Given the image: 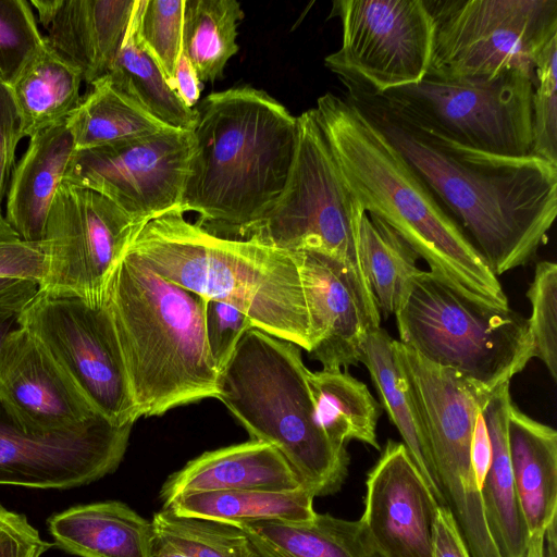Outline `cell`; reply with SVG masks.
Here are the masks:
<instances>
[{"label":"cell","mask_w":557,"mask_h":557,"mask_svg":"<svg viewBox=\"0 0 557 557\" xmlns=\"http://www.w3.org/2000/svg\"><path fill=\"white\" fill-rule=\"evenodd\" d=\"M533 74L509 70L472 81L425 76L417 84L373 95L400 117L458 144L527 157L533 146Z\"/></svg>","instance_id":"11"},{"label":"cell","mask_w":557,"mask_h":557,"mask_svg":"<svg viewBox=\"0 0 557 557\" xmlns=\"http://www.w3.org/2000/svg\"><path fill=\"white\" fill-rule=\"evenodd\" d=\"M203 302L127 252L113 271L106 305L140 417L218 398Z\"/></svg>","instance_id":"5"},{"label":"cell","mask_w":557,"mask_h":557,"mask_svg":"<svg viewBox=\"0 0 557 557\" xmlns=\"http://www.w3.org/2000/svg\"><path fill=\"white\" fill-rule=\"evenodd\" d=\"M243 17L236 0H184L182 53L200 82L223 77L227 61L239 50L237 25Z\"/></svg>","instance_id":"32"},{"label":"cell","mask_w":557,"mask_h":557,"mask_svg":"<svg viewBox=\"0 0 557 557\" xmlns=\"http://www.w3.org/2000/svg\"><path fill=\"white\" fill-rule=\"evenodd\" d=\"M127 253L160 277L244 312L253 327L310 352L314 346L293 253L255 237L208 232L180 210L147 222Z\"/></svg>","instance_id":"4"},{"label":"cell","mask_w":557,"mask_h":557,"mask_svg":"<svg viewBox=\"0 0 557 557\" xmlns=\"http://www.w3.org/2000/svg\"><path fill=\"white\" fill-rule=\"evenodd\" d=\"M393 341L381 326L364 342L360 363L370 373L383 409L440 506H446L422 420L395 356Z\"/></svg>","instance_id":"26"},{"label":"cell","mask_w":557,"mask_h":557,"mask_svg":"<svg viewBox=\"0 0 557 557\" xmlns=\"http://www.w3.org/2000/svg\"><path fill=\"white\" fill-rule=\"evenodd\" d=\"M24 280H29V278L0 276V295L14 288L18 284H21Z\"/></svg>","instance_id":"51"},{"label":"cell","mask_w":557,"mask_h":557,"mask_svg":"<svg viewBox=\"0 0 557 557\" xmlns=\"http://www.w3.org/2000/svg\"><path fill=\"white\" fill-rule=\"evenodd\" d=\"M47 243L20 238L0 218V276L35 280L41 284L47 272Z\"/></svg>","instance_id":"41"},{"label":"cell","mask_w":557,"mask_h":557,"mask_svg":"<svg viewBox=\"0 0 557 557\" xmlns=\"http://www.w3.org/2000/svg\"><path fill=\"white\" fill-rule=\"evenodd\" d=\"M83 82L81 72L46 41L10 85L23 138L64 122L82 100Z\"/></svg>","instance_id":"29"},{"label":"cell","mask_w":557,"mask_h":557,"mask_svg":"<svg viewBox=\"0 0 557 557\" xmlns=\"http://www.w3.org/2000/svg\"><path fill=\"white\" fill-rule=\"evenodd\" d=\"M342 45L325 66L372 94L421 82L429 70L434 23L424 0H337Z\"/></svg>","instance_id":"13"},{"label":"cell","mask_w":557,"mask_h":557,"mask_svg":"<svg viewBox=\"0 0 557 557\" xmlns=\"http://www.w3.org/2000/svg\"><path fill=\"white\" fill-rule=\"evenodd\" d=\"M298 265L314 346L323 370H347L361 361L368 334L381 325L375 299L344 263L314 252L293 253Z\"/></svg>","instance_id":"18"},{"label":"cell","mask_w":557,"mask_h":557,"mask_svg":"<svg viewBox=\"0 0 557 557\" xmlns=\"http://www.w3.org/2000/svg\"><path fill=\"white\" fill-rule=\"evenodd\" d=\"M151 524L156 540L187 557H256L244 531L233 524L180 516L166 508L154 513Z\"/></svg>","instance_id":"35"},{"label":"cell","mask_w":557,"mask_h":557,"mask_svg":"<svg viewBox=\"0 0 557 557\" xmlns=\"http://www.w3.org/2000/svg\"><path fill=\"white\" fill-rule=\"evenodd\" d=\"M359 253L380 313H395L407 282L421 269L414 250L384 221L366 212L359 219Z\"/></svg>","instance_id":"33"},{"label":"cell","mask_w":557,"mask_h":557,"mask_svg":"<svg viewBox=\"0 0 557 557\" xmlns=\"http://www.w3.org/2000/svg\"><path fill=\"white\" fill-rule=\"evenodd\" d=\"M532 307L529 319L533 358H539L554 381L557 380V264L537 262L527 290Z\"/></svg>","instance_id":"38"},{"label":"cell","mask_w":557,"mask_h":557,"mask_svg":"<svg viewBox=\"0 0 557 557\" xmlns=\"http://www.w3.org/2000/svg\"><path fill=\"white\" fill-rule=\"evenodd\" d=\"M359 519L377 557H432L438 504L403 443L387 441L368 473Z\"/></svg>","instance_id":"17"},{"label":"cell","mask_w":557,"mask_h":557,"mask_svg":"<svg viewBox=\"0 0 557 557\" xmlns=\"http://www.w3.org/2000/svg\"><path fill=\"white\" fill-rule=\"evenodd\" d=\"M137 0H32L47 44L91 85L117 57Z\"/></svg>","instance_id":"20"},{"label":"cell","mask_w":557,"mask_h":557,"mask_svg":"<svg viewBox=\"0 0 557 557\" xmlns=\"http://www.w3.org/2000/svg\"><path fill=\"white\" fill-rule=\"evenodd\" d=\"M349 98L386 136L499 275L528 264L547 243L557 214V165L458 144L391 111L373 94Z\"/></svg>","instance_id":"1"},{"label":"cell","mask_w":557,"mask_h":557,"mask_svg":"<svg viewBox=\"0 0 557 557\" xmlns=\"http://www.w3.org/2000/svg\"><path fill=\"white\" fill-rule=\"evenodd\" d=\"M51 536L79 557H152L150 521L126 504L104 500L70 507L48 519Z\"/></svg>","instance_id":"23"},{"label":"cell","mask_w":557,"mask_h":557,"mask_svg":"<svg viewBox=\"0 0 557 557\" xmlns=\"http://www.w3.org/2000/svg\"><path fill=\"white\" fill-rule=\"evenodd\" d=\"M90 86L65 120L75 150L131 140L170 127L156 119L115 76L107 74Z\"/></svg>","instance_id":"28"},{"label":"cell","mask_w":557,"mask_h":557,"mask_svg":"<svg viewBox=\"0 0 557 557\" xmlns=\"http://www.w3.org/2000/svg\"><path fill=\"white\" fill-rule=\"evenodd\" d=\"M507 443L516 491L531 534L557 516V432L510 403Z\"/></svg>","instance_id":"24"},{"label":"cell","mask_w":557,"mask_h":557,"mask_svg":"<svg viewBox=\"0 0 557 557\" xmlns=\"http://www.w3.org/2000/svg\"><path fill=\"white\" fill-rule=\"evenodd\" d=\"M394 315L401 344L490 391L510 383L533 358L528 318L475 304L430 271L407 282Z\"/></svg>","instance_id":"7"},{"label":"cell","mask_w":557,"mask_h":557,"mask_svg":"<svg viewBox=\"0 0 557 557\" xmlns=\"http://www.w3.org/2000/svg\"><path fill=\"white\" fill-rule=\"evenodd\" d=\"M143 226L104 196L63 181L47 219L40 289L102 306L113 271Z\"/></svg>","instance_id":"14"},{"label":"cell","mask_w":557,"mask_h":557,"mask_svg":"<svg viewBox=\"0 0 557 557\" xmlns=\"http://www.w3.org/2000/svg\"><path fill=\"white\" fill-rule=\"evenodd\" d=\"M557 36L537 57L532 98V154L557 165Z\"/></svg>","instance_id":"39"},{"label":"cell","mask_w":557,"mask_h":557,"mask_svg":"<svg viewBox=\"0 0 557 557\" xmlns=\"http://www.w3.org/2000/svg\"><path fill=\"white\" fill-rule=\"evenodd\" d=\"M75 145L65 121L29 138L7 191L4 219L21 239L44 242L54 195L64 180Z\"/></svg>","instance_id":"22"},{"label":"cell","mask_w":557,"mask_h":557,"mask_svg":"<svg viewBox=\"0 0 557 557\" xmlns=\"http://www.w3.org/2000/svg\"><path fill=\"white\" fill-rule=\"evenodd\" d=\"M191 149V131L165 127L131 140L75 150L63 181L104 196L145 225L180 210Z\"/></svg>","instance_id":"15"},{"label":"cell","mask_w":557,"mask_h":557,"mask_svg":"<svg viewBox=\"0 0 557 557\" xmlns=\"http://www.w3.org/2000/svg\"><path fill=\"white\" fill-rule=\"evenodd\" d=\"M302 485L273 446L250 440L206 451L172 473L163 483V506L181 495L231 490L295 491ZM304 488V487H302Z\"/></svg>","instance_id":"21"},{"label":"cell","mask_w":557,"mask_h":557,"mask_svg":"<svg viewBox=\"0 0 557 557\" xmlns=\"http://www.w3.org/2000/svg\"><path fill=\"white\" fill-rule=\"evenodd\" d=\"M314 109L343 181L362 210L392 227L451 289L475 304L508 309L498 277L367 114L349 98L331 92Z\"/></svg>","instance_id":"2"},{"label":"cell","mask_w":557,"mask_h":557,"mask_svg":"<svg viewBox=\"0 0 557 557\" xmlns=\"http://www.w3.org/2000/svg\"><path fill=\"white\" fill-rule=\"evenodd\" d=\"M545 532H536L530 535L524 557H543Z\"/></svg>","instance_id":"49"},{"label":"cell","mask_w":557,"mask_h":557,"mask_svg":"<svg viewBox=\"0 0 557 557\" xmlns=\"http://www.w3.org/2000/svg\"><path fill=\"white\" fill-rule=\"evenodd\" d=\"M133 425L98 414L75 429L33 430L0 400V485L67 490L95 482L117 469Z\"/></svg>","instance_id":"16"},{"label":"cell","mask_w":557,"mask_h":557,"mask_svg":"<svg viewBox=\"0 0 557 557\" xmlns=\"http://www.w3.org/2000/svg\"><path fill=\"white\" fill-rule=\"evenodd\" d=\"M313 495L295 491L231 490L190 493L163 508L176 515L211 519L238 527L258 521L305 522L312 520Z\"/></svg>","instance_id":"30"},{"label":"cell","mask_w":557,"mask_h":557,"mask_svg":"<svg viewBox=\"0 0 557 557\" xmlns=\"http://www.w3.org/2000/svg\"><path fill=\"white\" fill-rule=\"evenodd\" d=\"M203 322L208 348L220 372L231 359L243 335L253 325L244 312L214 299H205Z\"/></svg>","instance_id":"40"},{"label":"cell","mask_w":557,"mask_h":557,"mask_svg":"<svg viewBox=\"0 0 557 557\" xmlns=\"http://www.w3.org/2000/svg\"><path fill=\"white\" fill-rule=\"evenodd\" d=\"M152 557H187L172 546L154 539Z\"/></svg>","instance_id":"50"},{"label":"cell","mask_w":557,"mask_h":557,"mask_svg":"<svg viewBox=\"0 0 557 557\" xmlns=\"http://www.w3.org/2000/svg\"><path fill=\"white\" fill-rule=\"evenodd\" d=\"M557 516L552 519L545 530L543 557H557Z\"/></svg>","instance_id":"48"},{"label":"cell","mask_w":557,"mask_h":557,"mask_svg":"<svg viewBox=\"0 0 557 557\" xmlns=\"http://www.w3.org/2000/svg\"><path fill=\"white\" fill-rule=\"evenodd\" d=\"M67 374L94 409L115 425L140 418L106 302L90 306L73 295L44 289L18 318Z\"/></svg>","instance_id":"12"},{"label":"cell","mask_w":557,"mask_h":557,"mask_svg":"<svg viewBox=\"0 0 557 557\" xmlns=\"http://www.w3.org/2000/svg\"><path fill=\"white\" fill-rule=\"evenodd\" d=\"M51 546L24 515L0 504V557H41Z\"/></svg>","instance_id":"43"},{"label":"cell","mask_w":557,"mask_h":557,"mask_svg":"<svg viewBox=\"0 0 557 557\" xmlns=\"http://www.w3.org/2000/svg\"><path fill=\"white\" fill-rule=\"evenodd\" d=\"M108 74L122 81L139 102L165 125L185 131L194 129L197 121L196 109L184 104L176 91L168 84L156 61L138 42L134 13L121 49Z\"/></svg>","instance_id":"34"},{"label":"cell","mask_w":557,"mask_h":557,"mask_svg":"<svg viewBox=\"0 0 557 557\" xmlns=\"http://www.w3.org/2000/svg\"><path fill=\"white\" fill-rule=\"evenodd\" d=\"M395 356L422 420L441 492L472 553L493 546L471 461L476 417L491 393L449 368L393 341Z\"/></svg>","instance_id":"9"},{"label":"cell","mask_w":557,"mask_h":557,"mask_svg":"<svg viewBox=\"0 0 557 557\" xmlns=\"http://www.w3.org/2000/svg\"><path fill=\"white\" fill-rule=\"evenodd\" d=\"M256 557H377L363 527L330 513L310 521H258L238 525Z\"/></svg>","instance_id":"27"},{"label":"cell","mask_w":557,"mask_h":557,"mask_svg":"<svg viewBox=\"0 0 557 557\" xmlns=\"http://www.w3.org/2000/svg\"><path fill=\"white\" fill-rule=\"evenodd\" d=\"M23 138L21 119L10 85L0 76V218L12 172L15 168V150Z\"/></svg>","instance_id":"42"},{"label":"cell","mask_w":557,"mask_h":557,"mask_svg":"<svg viewBox=\"0 0 557 557\" xmlns=\"http://www.w3.org/2000/svg\"><path fill=\"white\" fill-rule=\"evenodd\" d=\"M511 401L506 383L491 393L483 408L492 458L480 494L486 524L500 557H524L530 533L519 504L507 443Z\"/></svg>","instance_id":"25"},{"label":"cell","mask_w":557,"mask_h":557,"mask_svg":"<svg viewBox=\"0 0 557 557\" xmlns=\"http://www.w3.org/2000/svg\"><path fill=\"white\" fill-rule=\"evenodd\" d=\"M184 0H137L134 11L138 42L152 57L170 87L182 53Z\"/></svg>","instance_id":"36"},{"label":"cell","mask_w":557,"mask_h":557,"mask_svg":"<svg viewBox=\"0 0 557 557\" xmlns=\"http://www.w3.org/2000/svg\"><path fill=\"white\" fill-rule=\"evenodd\" d=\"M309 373L298 346L251 327L219 373L218 399L251 440L283 455L305 490L327 496L342 487L349 456L318 421Z\"/></svg>","instance_id":"6"},{"label":"cell","mask_w":557,"mask_h":557,"mask_svg":"<svg viewBox=\"0 0 557 557\" xmlns=\"http://www.w3.org/2000/svg\"><path fill=\"white\" fill-rule=\"evenodd\" d=\"M40 283L24 280L14 288L0 295V358L8 336L20 327L18 318L26 304L37 294Z\"/></svg>","instance_id":"44"},{"label":"cell","mask_w":557,"mask_h":557,"mask_svg":"<svg viewBox=\"0 0 557 557\" xmlns=\"http://www.w3.org/2000/svg\"><path fill=\"white\" fill-rule=\"evenodd\" d=\"M434 23L425 76L493 78L521 70L534 75L537 57L557 36V0H424Z\"/></svg>","instance_id":"10"},{"label":"cell","mask_w":557,"mask_h":557,"mask_svg":"<svg viewBox=\"0 0 557 557\" xmlns=\"http://www.w3.org/2000/svg\"><path fill=\"white\" fill-rule=\"evenodd\" d=\"M0 400L20 424L39 431L75 429L99 414L21 326L8 336L1 351Z\"/></svg>","instance_id":"19"},{"label":"cell","mask_w":557,"mask_h":557,"mask_svg":"<svg viewBox=\"0 0 557 557\" xmlns=\"http://www.w3.org/2000/svg\"><path fill=\"white\" fill-rule=\"evenodd\" d=\"M432 557H471L458 525L446 506H438Z\"/></svg>","instance_id":"45"},{"label":"cell","mask_w":557,"mask_h":557,"mask_svg":"<svg viewBox=\"0 0 557 557\" xmlns=\"http://www.w3.org/2000/svg\"><path fill=\"white\" fill-rule=\"evenodd\" d=\"M173 88L188 108H195L200 96V81L189 60L181 53L173 78Z\"/></svg>","instance_id":"47"},{"label":"cell","mask_w":557,"mask_h":557,"mask_svg":"<svg viewBox=\"0 0 557 557\" xmlns=\"http://www.w3.org/2000/svg\"><path fill=\"white\" fill-rule=\"evenodd\" d=\"M32 5L25 0H0V76L11 85L45 47Z\"/></svg>","instance_id":"37"},{"label":"cell","mask_w":557,"mask_h":557,"mask_svg":"<svg viewBox=\"0 0 557 557\" xmlns=\"http://www.w3.org/2000/svg\"><path fill=\"white\" fill-rule=\"evenodd\" d=\"M483 408L475 420L471 445V461L479 488L483 483L492 458V446L483 417Z\"/></svg>","instance_id":"46"},{"label":"cell","mask_w":557,"mask_h":557,"mask_svg":"<svg viewBox=\"0 0 557 557\" xmlns=\"http://www.w3.org/2000/svg\"><path fill=\"white\" fill-rule=\"evenodd\" d=\"M197 121L180 210L210 233L244 238L282 193L293 162L297 116L262 89L209 94Z\"/></svg>","instance_id":"3"},{"label":"cell","mask_w":557,"mask_h":557,"mask_svg":"<svg viewBox=\"0 0 557 557\" xmlns=\"http://www.w3.org/2000/svg\"><path fill=\"white\" fill-rule=\"evenodd\" d=\"M362 211L343 181L313 108L297 116L295 152L282 193L244 238L338 260L373 296L359 253Z\"/></svg>","instance_id":"8"},{"label":"cell","mask_w":557,"mask_h":557,"mask_svg":"<svg viewBox=\"0 0 557 557\" xmlns=\"http://www.w3.org/2000/svg\"><path fill=\"white\" fill-rule=\"evenodd\" d=\"M309 386L318 421L338 445L359 441L380 450L376 426L380 405L368 386L347 370L309 373Z\"/></svg>","instance_id":"31"}]
</instances>
